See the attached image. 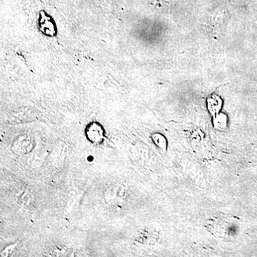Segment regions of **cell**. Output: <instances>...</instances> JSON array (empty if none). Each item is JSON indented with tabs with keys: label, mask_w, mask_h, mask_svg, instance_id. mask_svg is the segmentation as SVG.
Here are the masks:
<instances>
[{
	"label": "cell",
	"mask_w": 257,
	"mask_h": 257,
	"mask_svg": "<svg viewBox=\"0 0 257 257\" xmlns=\"http://www.w3.org/2000/svg\"><path fill=\"white\" fill-rule=\"evenodd\" d=\"M66 253H67V248L60 246V247L54 248L51 252V254L52 256H64Z\"/></svg>",
	"instance_id": "obj_6"
},
{
	"label": "cell",
	"mask_w": 257,
	"mask_h": 257,
	"mask_svg": "<svg viewBox=\"0 0 257 257\" xmlns=\"http://www.w3.org/2000/svg\"><path fill=\"white\" fill-rule=\"evenodd\" d=\"M32 199V196L31 194L28 192H25V191H23V194H20L19 197H18V202H20L22 205H28V204H30Z\"/></svg>",
	"instance_id": "obj_5"
},
{
	"label": "cell",
	"mask_w": 257,
	"mask_h": 257,
	"mask_svg": "<svg viewBox=\"0 0 257 257\" xmlns=\"http://www.w3.org/2000/svg\"><path fill=\"white\" fill-rule=\"evenodd\" d=\"M15 247V245H13V246H10L9 247H8L6 248V249L5 250V251H6V252H3L2 253V256H10V253L13 252V250H14V248Z\"/></svg>",
	"instance_id": "obj_7"
},
{
	"label": "cell",
	"mask_w": 257,
	"mask_h": 257,
	"mask_svg": "<svg viewBox=\"0 0 257 257\" xmlns=\"http://www.w3.org/2000/svg\"><path fill=\"white\" fill-rule=\"evenodd\" d=\"M34 144L28 136H22L17 139L12 145V150L18 155H23L32 151Z\"/></svg>",
	"instance_id": "obj_3"
},
{
	"label": "cell",
	"mask_w": 257,
	"mask_h": 257,
	"mask_svg": "<svg viewBox=\"0 0 257 257\" xmlns=\"http://www.w3.org/2000/svg\"><path fill=\"white\" fill-rule=\"evenodd\" d=\"M86 135L92 143H100L104 138V130L102 126L97 122H92L87 126Z\"/></svg>",
	"instance_id": "obj_4"
},
{
	"label": "cell",
	"mask_w": 257,
	"mask_h": 257,
	"mask_svg": "<svg viewBox=\"0 0 257 257\" xmlns=\"http://www.w3.org/2000/svg\"><path fill=\"white\" fill-rule=\"evenodd\" d=\"M124 191L119 186H114L106 189L104 193V199L108 205L110 207H118L122 202L124 197Z\"/></svg>",
	"instance_id": "obj_2"
},
{
	"label": "cell",
	"mask_w": 257,
	"mask_h": 257,
	"mask_svg": "<svg viewBox=\"0 0 257 257\" xmlns=\"http://www.w3.org/2000/svg\"><path fill=\"white\" fill-rule=\"evenodd\" d=\"M38 28L42 35L48 37H55L57 35V27L53 18L45 11L40 12L37 21Z\"/></svg>",
	"instance_id": "obj_1"
}]
</instances>
